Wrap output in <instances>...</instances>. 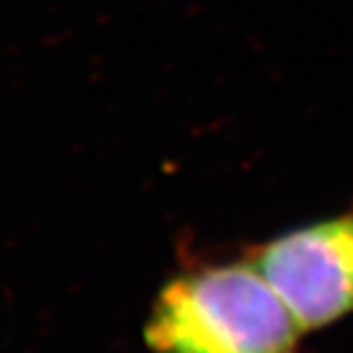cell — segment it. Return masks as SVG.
Here are the masks:
<instances>
[{
    "label": "cell",
    "mask_w": 353,
    "mask_h": 353,
    "mask_svg": "<svg viewBox=\"0 0 353 353\" xmlns=\"http://www.w3.org/2000/svg\"><path fill=\"white\" fill-rule=\"evenodd\" d=\"M302 334L249 256L174 276L145 323L154 353H296Z\"/></svg>",
    "instance_id": "obj_1"
},
{
    "label": "cell",
    "mask_w": 353,
    "mask_h": 353,
    "mask_svg": "<svg viewBox=\"0 0 353 353\" xmlns=\"http://www.w3.org/2000/svg\"><path fill=\"white\" fill-rule=\"evenodd\" d=\"M249 258L305 332L353 313V205L258 245Z\"/></svg>",
    "instance_id": "obj_2"
}]
</instances>
